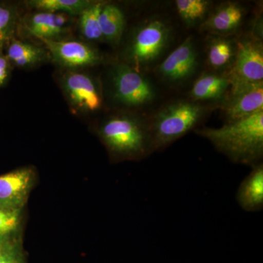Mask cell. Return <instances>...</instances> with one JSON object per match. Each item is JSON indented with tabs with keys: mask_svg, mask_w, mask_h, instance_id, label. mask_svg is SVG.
I'll return each mask as SVG.
<instances>
[{
	"mask_svg": "<svg viewBox=\"0 0 263 263\" xmlns=\"http://www.w3.org/2000/svg\"><path fill=\"white\" fill-rule=\"evenodd\" d=\"M105 3L94 2L79 15V29L81 35L90 42H103L100 15Z\"/></svg>",
	"mask_w": 263,
	"mask_h": 263,
	"instance_id": "obj_20",
	"label": "cell"
},
{
	"mask_svg": "<svg viewBox=\"0 0 263 263\" xmlns=\"http://www.w3.org/2000/svg\"><path fill=\"white\" fill-rule=\"evenodd\" d=\"M169 37L168 27L161 20L155 19L142 25L127 50L129 65L138 70V67L155 61L167 46Z\"/></svg>",
	"mask_w": 263,
	"mask_h": 263,
	"instance_id": "obj_4",
	"label": "cell"
},
{
	"mask_svg": "<svg viewBox=\"0 0 263 263\" xmlns=\"http://www.w3.org/2000/svg\"><path fill=\"white\" fill-rule=\"evenodd\" d=\"M60 79L62 91L72 111L90 114L101 108L103 99L94 78L81 70H66Z\"/></svg>",
	"mask_w": 263,
	"mask_h": 263,
	"instance_id": "obj_5",
	"label": "cell"
},
{
	"mask_svg": "<svg viewBox=\"0 0 263 263\" xmlns=\"http://www.w3.org/2000/svg\"><path fill=\"white\" fill-rule=\"evenodd\" d=\"M94 1L89 0H29L26 5L36 11L62 13L79 16Z\"/></svg>",
	"mask_w": 263,
	"mask_h": 263,
	"instance_id": "obj_18",
	"label": "cell"
},
{
	"mask_svg": "<svg viewBox=\"0 0 263 263\" xmlns=\"http://www.w3.org/2000/svg\"><path fill=\"white\" fill-rule=\"evenodd\" d=\"M98 134L114 160H139L154 150L149 127L133 116L109 117Z\"/></svg>",
	"mask_w": 263,
	"mask_h": 263,
	"instance_id": "obj_2",
	"label": "cell"
},
{
	"mask_svg": "<svg viewBox=\"0 0 263 263\" xmlns=\"http://www.w3.org/2000/svg\"><path fill=\"white\" fill-rule=\"evenodd\" d=\"M0 263H27L23 238L0 243Z\"/></svg>",
	"mask_w": 263,
	"mask_h": 263,
	"instance_id": "obj_24",
	"label": "cell"
},
{
	"mask_svg": "<svg viewBox=\"0 0 263 263\" xmlns=\"http://www.w3.org/2000/svg\"><path fill=\"white\" fill-rule=\"evenodd\" d=\"M197 134L236 163L252 167L260 164L263 155V110L229 121L220 128H204Z\"/></svg>",
	"mask_w": 263,
	"mask_h": 263,
	"instance_id": "obj_1",
	"label": "cell"
},
{
	"mask_svg": "<svg viewBox=\"0 0 263 263\" xmlns=\"http://www.w3.org/2000/svg\"><path fill=\"white\" fill-rule=\"evenodd\" d=\"M51 60L66 70H81L101 63L100 52L84 42L70 40H41Z\"/></svg>",
	"mask_w": 263,
	"mask_h": 263,
	"instance_id": "obj_7",
	"label": "cell"
},
{
	"mask_svg": "<svg viewBox=\"0 0 263 263\" xmlns=\"http://www.w3.org/2000/svg\"><path fill=\"white\" fill-rule=\"evenodd\" d=\"M24 210L0 207V243L23 238Z\"/></svg>",
	"mask_w": 263,
	"mask_h": 263,
	"instance_id": "obj_21",
	"label": "cell"
},
{
	"mask_svg": "<svg viewBox=\"0 0 263 263\" xmlns=\"http://www.w3.org/2000/svg\"><path fill=\"white\" fill-rule=\"evenodd\" d=\"M196 65V52L191 38L188 37L162 62L159 71L167 80L179 81L191 75Z\"/></svg>",
	"mask_w": 263,
	"mask_h": 263,
	"instance_id": "obj_12",
	"label": "cell"
},
{
	"mask_svg": "<svg viewBox=\"0 0 263 263\" xmlns=\"http://www.w3.org/2000/svg\"><path fill=\"white\" fill-rule=\"evenodd\" d=\"M20 10L16 5L10 3H0V54L10 41L15 37L20 23Z\"/></svg>",
	"mask_w": 263,
	"mask_h": 263,
	"instance_id": "obj_19",
	"label": "cell"
},
{
	"mask_svg": "<svg viewBox=\"0 0 263 263\" xmlns=\"http://www.w3.org/2000/svg\"><path fill=\"white\" fill-rule=\"evenodd\" d=\"M114 98L127 106H141L155 98V91L146 78L127 64L116 66L112 73Z\"/></svg>",
	"mask_w": 263,
	"mask_h": 263,
	"instance_id": "obj_6",
	"label": "cell"
},
{
	"mask_svg": "<svg viewBox=\"0 0 263 263\" xmlns=\"http://www.w3.org/2000/svg\"><path fill=\"white\" fill-rule=\"evenodd\" d=\"M4 54L12 66L19 68H32L51 61L45 47L13 38L5 49Z\"/></svg>",
	"mask_w": 263,
	"mask_h": 263,
	"instance_id": "obj_13",
	"label": "cell"
},
{
	"mask_svg": "<svg viewBox=\"0 0 263 263\" xmlns=\"http://www.w3.org/2000/svg\"><path fill=\"white\" fill-rule=\"evenodd\" d=\"M236 200L243 210L259 212L263 208V165L254 166L250 174L240 183Z\"/></svg>",
	"mask_w": 263,
	"mask_h": 263,
	"instance_id": "obj_14",
	"label": "cell"
},
{
	"mask_svg": "<svg viewBox=\"0 0 263 263\" xmlns=\"http://www.w3.org/2000/svg\"><path fill=\"white\" fill-rule=\"evenodd\" d=\"M100 28L104 41L118 45L125 28V17L122 10L114 4H104L100 15Z\"/></svg>",
	"mask_w": 263,
	"mask_h": 263,
	"instance_id": "obj_16",
	"label": "cell"
},
{
	"mask_svg": "<svg viewBox=\"0 0 263 263\" xmlns=\"http://www.w3.org/2000/svg\"><path fill=\"white\" fill-rule=\"evenodd\" d=\"M71 22L72 16L65 13L35 11L21 18L19 27L40 41H62L71 32Z\"/></svg>",
	"mask_w": 263,
	"mask_h": 263,
	"instance_id": "obj_10",
	"label": "cell"
},
{
	"mask_svg": "<svg viewBox=\"0 0 263 263\" xmlns=\"http://www.w3.org/2000/svg\"><path fill=\"white\" fill-rule=\"evenodd\" d=\"M235 61L230 72V84H248L262 82L263 51L262 44L254 40L238 43Z\"/></svg>",
	"mask_w": 263,
	"mask_h": 263,
	"instance_id": "obj_9",
	"label": "cell"
},
{
	"mask_svg": "<svg viewBox=\"0 0 263 263\" xmlns=\"http://www.w3.org/2000/svg\"><path fill=\"white\" fill-rule=\"evenodd\" d=\"M234 56L233 45L228 40L218 38L209 44L208 61L214 68H221L229 65Z\"/></svg>",
	"mask_w": 263,
	"mask_h": 263,
	"instance_id": "obj_22",
	"label": "cell"
},
{
	"mask_svg": "<svg viewBox=\"0 0 263 263\" xmlns=\"http://www.w3.org/2000/svg\"><path fill=\"white\" fill-rule=\"evenodd\" d=\"M210 2L205 0H177L176 2L178 13L189 24H195L205 16Z\"/></svg>",
	"mask_w": 263,
	"mask_h": 263,
	"instance_id": "obj_23",
	"label": "cell"
},
{
	"mask_svg": "<svg viewBox=\"0 0 263 263\" xmlns=\"http://www.w3.org/2000/svg\"><path fill=\"white\" fill-rule=\"evenodd\" d=\"M11 63L4 53L0 54V87L4 86L9 79L12 70Z\"/></svg>",
	"mask_w": 263,
	"mask_h": 263,
	"instance_id": "obj_25",
	"label": "cell"
},
{
	"mask_svg": "<svg viewBox=\"0 0 263 263\" xmlns=\"http://www.w3.org/2000/svg\"><path fill=\"white\" fill-rule=\"evenodd\" d=\"M243 17V10L239 5L226 3L215 10L205 22L203 27L214 32H231L240 25Z\"/></svg>",
	"mask_w": 263,
	"mask_h": 263,
	"instance_id": "obj_15",
	"label": "cell"
},
{
	"mask_svg": "<svg viewBox=\"0 0 263 263\" xmlns=\"http://www.w3.org/2000/svg\"><path fill=\"white\" fill-rule=\"evenodd\" d=\"M37 181V171L32 166L0 175V207L8 210H25Z\"/></svg>",
	"mask_w": 263,
	"mask_h": 263,
	"instance_id": "obj_8",
	"label": "cell"
},
{
	"mask_svg": "<svg viewBox=\"0 0 263 263\" xmlns=\"http://www.w3.org/2000/svg\"><path fill=\"white\" fill-rule=\"evenodd\" d=\"M204 110L202 105L185 100L171 104L161 110L149 127L154 150L171 144L193 129Z\"/></svg>",
	"mask_w": 263,
	"mask_h": 263,
	"instance_id": "obj_3",
	"label": "cell"
},
{
	"mask_svg": "<svg viewBox=\"0 0 263 263\" xmlns=\"http://www.w3.org/2000/svg\"><path fill=\"white\" fill-rule=\"evenodd\" d=\"M263 110L262 82L232 85V98L226 107L230 121L248 117Z\"/></svg>",
	"mask_w": 263,
	"mask_h": 263,
	"instance_id": "obj_11",
	"label": "cell"
},
{
	"mask_svg": "<svg viewBox=\"0 0 263 263\" xmlns=\"http://www.w3.org/2000/svg\"><path fill=\"white\" fill-rule=\"evenodd\" d=\"M230 85L226 76L204 75L195 81L190 95L197 100H215L224 95Z\"/></svg>",
	"mask_w": 263,
	"mask_h": 263,
	"instance_id": "obj_17",
	"label": "cell"
}]
</instances>
